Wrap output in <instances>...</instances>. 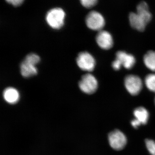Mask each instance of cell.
Returning <instances> with one entry per match:
<instances>
[{
  "mask_svg": "<svg viewBox=\"0 0 155 155\" xmlns=\"http://www.w3.org/2000/svg\"><path fill=\"white\" fill-rule=\"evenodd\" d=\"M65 12L61 8H54L50 10L46 16L48 25L54 29H59L64 26L65 20Z\"/></svg>",
  "mask_w": 155,
  "mask_h": 155,
  "instance_id": "1",
  "label": "cell"
},
{
  "mask_svg": "<svg viewBox=\"0 0 155 155\" xmlns=\"http://www.w3.org/2000/svg\"><path fill=\"white\" fill-rule=\"evenodd\" d=\"M151 19L148 14L143 12H131L129 15V22L131 27L140 31L145 30L146 26Z\"/></svg>",
  "mask_w": 155,
  "mask_h": 155,
  "instance_id": "2",
  "label": "cell"
},
{
  "mask_svg": "<svg viewBox=\"0 0 155 155\" xmlns=\"http://www.w3.org/2000/svg\"><path fill=\"white\" fill-rule=\"evenodd\" d=\"M78 86L81 90L87 94H92L96 91L98 87V82L96 78L90 73L83 75Z\"/></svg>",
  "mask_w": 155,
  "mask_h": 155,
  "instance_id": "3",
  "label": "cell"
},
{
  "mask_svg": "<svg viewBox=\"0 0 155 155\" xmlns=\"http://www.w3.org/2000/svg\"><path fill=\"white\" fill-rule=\"evenodd\" d=\"M85 22L87 26L91 30L101 31L105 25L104 18L101 14L96 11H92L86 16Z\"/></svg>",
  "mask_w": 155,
  "mask_h": 155,
  "instance_id": "4",
  "label": "cell"
},
{
  "mask_svg": "<svg viewBox=\"0 0 155 155\" xmlns=\"http://www.w3.org/2000/svg\"><path fill=\"white\" fill-rule=\"evenodd\" d=\"M108 140L111 147L116 150L123 149L127 144L125 134L119 130H114L109 134Z\"/></svg>",
  "mask_w": 155,
  "mask_h": 155,
  "instance_id": "5",
  "label": "cell"
},
{
  "mask_svg": "<svg viewBox=\"0 0 155 155\" xmlns=\"http://www.w3.org/2000/svg\"><path fill=\"white\" fill-rule=\"evenodd\" d=\"M76 63L81 70L87 72L92 71L96 65L94 58L87 52L79 53L76 58Z\"/></svg>",
  "mask_w": 155,
  "mask_h": 155,
  "instance_id": "6",
  "label": "cell"
},
{
  "mask_svg": "<svg viewBox=\"0 0 155 155\" xmlns=\"http://www.w3.org/2000/svg\"><path fill=\"white\" fill-rule=\"evenodd\" d=\"M124 83L127 91L132 95L138 94L142 89V81L137 75H127L125 78Z\"/></svg>",
  "mask_w": 155,
  "mask_h": 155,
  "instance_id": "7",
  "label": "cell"
},
{
  "mask_svg": "<svg viewBox=\"0 0 155 155\" xmlns=\"http://www.w3.org/2000/svg\"><path fill=\"white\" fill-rule=\"evenodd\" d=\"M96 40L100 48L104 50L111 49L114 45V40L110 34L107 31L101 30L97 35Z\"/></svg>",
  "mask_w": 155,
  "mask_h": 155,
  "instance_id": "8",
  "label": "cell"
},
{
  "mask_svg": "<svg viewBox=\"0 0 155 155\" xmlns=\"http://www.w3.org/2000/svg\"><path fill=\"white\" fill-rule=\"evenodd\" d=\"M116 59L119 61L122 67L123 66L126 69H131L135 65V58L132 55L123 51L116 53Z\"/></svg>",
  "mask_w": 155,
  "mask_h": 155,
  "instance_id": "9",
  "label": "cell"
},
{
  "mask_svg": "<svg viewBox=\"0 0 155 155\" xmlns=\"http://www.w3.org/2000/svg\"><path fill=\"white\" fill-rule=\"evenodd\" d=\"M36 65L30 61L24 60L20 65V72L23 77L29 78L36 75L38 73Z\"/></svg>",
  "mask_w": 155,
  "mask_h": 155,
  "instance_id": "10",
  "label": "cell"
},
{
  "mask_svg": "<svg viewBox=\"0 0 155 155\" xmlns=\"http://www.w3.org/2000/svg\"><path fill=\"white\" fill-rule=\"evenodd\" d=\"M3 97L7 102L10 104H15L19 101V94L16 89L8 87L3 92Z\"/></svg>",
  "mask_w": 155,
  "mask_h": 155,
  "instance_id": "11",
  "label": "cell"
},
{
  "mask_svg": "<svg viewBox=\"0 0 155 155\" xmlns=\"http://www.w3.org/2000/svg\"><path fill=\"white\" fill-rule=\"evenodd\" d=\"M134 115L135 119L143 125L147 124L149 118L148 111L143 107L137 108L134 111Z\"/></svg>",
  "mask_w": 155,
  "mask_h": 155,
  "instance_id": "12",
  "label": "cell"
},
{
  "mask_svg": "<svg viewBox=\"0 0 155 155\" xmlns=\"http://www.w3.org/2000/svg\"><path fill=\"white\" fill-rule=\"evenodd\" d=\"M143 62L148 69L155 72V51H148L143 57Z\"/></svg>",
  "mask_w": 155,
  "mask_h": 155,
  "instance_id": "13",
  "label": "cell"
},
{
  "mask_svg": "<svg viewBox=\"0 0 155 155\" xmlns=\"http://www.w3.org/2000/svg\"><path fill=\"white\" fill-rule=\"evenodd\" d=\"M145 83L150 91L155 93V74L147 75L145 79Z\"/></svg>",
  "mask_w": 155,
  "mask_h": 155,
  "instance_id": "14",
  "label": "cell"
},
{
  "mask_svg": "<svg viewBox=\"0 0 155 155\" xmlns=\"http://www.w3.org/2000/svg\"><path fill=\"white\" fill-rule=\"evenodd\" d=\"M147 149L152 155H155V142L152 140L147 139L145 140Z\"/></svg>",
  "mask_w": 155,
  "mask_h": 155,
  "instance_id": "15",
  "label": "cell"
},
{
  "mask_svg": "<svg viewBox=\"0 0 155 155\" xmlns=\"http://www.w3.org/2000/svg\"><path fill=\"white\" fill-rule=\"evenodd\" d=\"M25 60L32 62L33 64L37 65L40 61V58L37 54L34 53L28 54L25 57Z\"/></svg>",
  "mask_w": 155,
  "mask_h": 155,
  "instance_id": "16",
  "label": "cell"
},
{
  "mask_svg": "<svg viewBox=\"0 0 155 155\" xmlns=\"http://www.w3.org/2000/svg\"><path fill=\"white\" fill-rule=\"evenodd\" d=\"M80 1L82 5L87 8L94 7L97 2V0H80Z\"/></svg>",
  "mask_w": 155,
  "mask_h": 155,
  "instance_id": "17",
  "label": "cell"
},
{
  "mask_svg": "<svg viewBox=\"0 0 155 155\" xmlns=\"http://www.w3.org/2000/svg\"><path fill=\"white\" fill-rule=\"evenodd\" d=\"M6 1L12 5L17 7L22 5L24 0H6Z\"/></svg>",
  "mask_w": 155,
  "mask_h": 155,
  "instance_id": "18",
  "label": "cell"
},
{
  "mask_svg": "<svg viewBox=\"0 0 155 155\" xmlns=\"http://www.w3.org/2000/svg\"><path fill=\"white\" fill-rule=\"evenodd\" d=\"M112 66L113 69L115 70H119L121 69V67H122L119 61L116 59L112 63Z\"/></svg>",
  "mask_w": 155,
  "mask_h": 155,
  "instance_id": "19",
  "label": "cell"
},
{
  "mask_svg": "<svg viewBox=\"0 0 155 155\" xmlns=\"http://www.w3.org/2000/svg\"><path fill=\"white\" fill-rule=\"evenodd\" d=\"M131 124L132 126H133L134 128H137L140 125H141V123L135 119H133V120L131 121Z\"/></svg>",
  "mask_w": 155,
  "mask_h": 155,
  "instance_id": "20",
  "label": "cell"
},
{
  "mask_svg": "<svg viewBox=\"0 0 155 155\" xmlns=\"http://www.w3.org/2000/svg\"></svg>",
  "mask_w": 155,
  "mask_h": 155,
  "instance_id": "21",
  "label": "cell"
}]
</instances>
